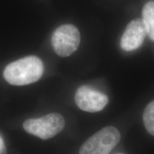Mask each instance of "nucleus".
Instances as JSON below:
<instances>
[{
  "mask_svg": "<svg viewBox=\"0 0 154 154\" xmlns=\"http://www.w3.org/2000/svg\"><path fill=\"white\" fill-rule=\"evenodd\" d=\"M0 154H7V148L1 136H0Z\"/></svg>",
  "mask_w": 154,
  "mask_h": 154,
  "instance_id": "1a4fd4ad",
  "label": "nucleus"
},
{
  "mask_svg": "<svg viewBox=\"0 0 154 154\" xmlns=\"http://www.w3.org/2000/svg\"><path fill=\"white\" fill-rule=\"evenodd\" d=\"M79 31L73 24H63L56 29L51 36V44L57 55L66 57L72 55L80 44Z\"/></svg>",
  "mask_w": 154,
  "mask_h": 154,
  "instance_id": "20e7f679",
  "label": "nucleus"
},
{
  "mask_svg": "<svg viewBox=\"0 0 154 154\" xmlns=\"http://www.w3.org/2000/svg\"><path fill=\"white\" fill-rule=\"evenodd\" d=\"M74 100L80 109L90 113L103 110L109 101L106 94L88 86H80L76 90Z\"/></svg>",
  "mask_w": 154,
  "mask_h": 154,
  "instance_id": "39448f33",
  "label": "nucleus"
},
{
  "mask_svg": "<svg viewBox=\"0 0 154 154\" xmlns=\"http://www.w3.org/2000/svg\"><path fill=\"white\" fill-rule=\"evenodd\" d=\"M121 140V134L113 126H106L84 142L79 154H109Z\"/></svg>",
  "mask_w": 154,
  "mask_h": 154,
  "instance_id": "7ed1b4c3",
  "label": "nucleus"
},
{
  "mask_svg": "<svg viewBox=\"0 0 154 154\" xmlns=\"http://www.w3.org/2000/svg\"><path fill=\"white\" fill-rule=\"evenodd\" d=\"M65 121L61 114L49 113L38 119H29L23 124V128L28 134L43 140H47L59 134L63 129Z\"/></svg>",
  "mask_w": 154,
  "mask_h": 154,
  "instance_id": "f03ea898",
  "label": "nucleus"
},
{
  "mask_svg": "<svg viewBox=\"0 0 154 154\" xmlns=\"http://www.w3.org/2000/svg\"><path fill=\"white\" fill-rule=\"evenodd\" d=\"M142 20L149 38L154 41V1L149 2L143 7Z\"/></svg>",
  "mask_w": 154,
  "mask_h": 154,
  "instance_id": "0eeeda50",
  "label": "nucleus"
},
{
  "mask_svg": "<svg viewBox=\"0 0 154 154\" xmlns=\"http://www.w3.org/2000/svg\"><path fill=\"white\" fill-rule=\"evenodd\" d=\"M40 58L29 56L9 63L4 70V78L11 85L24 86L37 82L44 74Z\"/></svg>",
  "mask_w": 154,
  "mask_h": 154,
  "instance_id": "f257e3e1",
  "label": "nucleus"
},
{
  "mask_svg": "<svg viewBox=\"0 0 154 154\" xmlns=\"http://www.w3.org/2000/svg\"><path fill=\"white\" fill-rule=\"evenodd\" d=\"M143 124L146 131L154 136V101L146 106L143 114Z\"/></svg>",
  "mask_w": 154,
  "mask_h": 154,
  "instance_id": "6e6552de",
  "label": "nucleus"
},
{
  "mask_svg": "<svg viewBox=\"0 0 154 154\" xmlns=\"http://www.w3.org/2000/svg\"><path fill=\"white\" fill-rule=\"evenodd\" d=\"M148 35L142 19H136L127 25L121 39V49L126 51H134L139 48Z\"/></svg>",
  "mask_w": 154,
  "mask_h": 154,
  "instance_id": "423d86ee",
  "label": "nucleus"
}]
</instances>
